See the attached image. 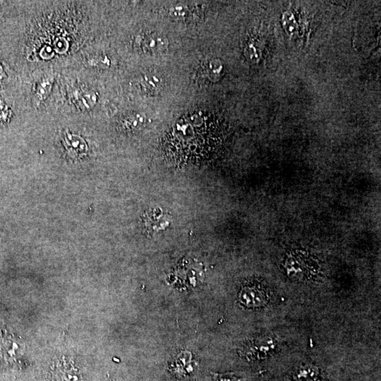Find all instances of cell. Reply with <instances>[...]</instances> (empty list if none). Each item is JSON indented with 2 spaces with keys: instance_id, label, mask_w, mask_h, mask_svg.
I'll return each instance as SVG.
<instances>
[{
  "instance_id": "obj_1",
  "label": "cell",
  "mask_w": 381,
  "mask_h": 381,
  "mask_svg": "<svg viewBox=\"0 0 381 381\" xmlns=\"http://www.w3.org/2000/svg\"><path fill=\"white\" fill-rule=\"evenodd\" d=\"M177 124L169 136V155L177 163L197 164L209 160L218 145V135L214 128L205 129L204 122L186 120Z\"/></svg>"
},
{
  "instance_id": "obj_2",
  "label": "cell",
  "mask_w": 381,
  "mask_h": 381,
  "mask_svg": "<svg viewBox=\"0 0 381 381\" xmlns=\"http://www.w3.org/2000/svg\"><path fill=\"white\" fill-rule=\"evenodd\" d=\"M168 40L157 32L147 31L139 33L134 40L136 50L146 55H157L168 48Z\"/></svg>"
},
{
  "instance_id": "obj_3",
  "label": "cell",
  "mask_w": 381,
  "mask_h": 381,
  "mask_svg": "<svg viewBox=\"0 0 381 381\" xmlns=\"http://www.w3.org/2000/svg\"><path fill=\"white\" fill-rule=\"evenodd\" d=\"M239 300L248 308L264 306L268 301V290L264 284L253 280L246 283L241 289Z\"/></svg>"
},
{
  "instance_id": "obj_4",
  "label": "cell",
  "mask_w": 381,
  "mask_h": 381,
  "mask_svg": "<svg viewBox=\"0 0 381 381\" xmlns=\"http://www.w3.org/2000/svg\"><path fill=\"white\" fill-rule=\"evenodd\" d=\"M143 221L144 229L149 234H152L168 228L172 223V217L168 213L157 208L147 211Z\"/></svg>"
},
{
  "instance_id": "obj_5",
  "label": "cell",
  "mask_w": 381,
  "mask_h": 381,
  "mask_svg": "<svg viewBox=\"0 0 381 381\" xmlns=\"http://www.w3.org/2000/svg\"><path fill=\"white\" fill-rule=\"evenodd\" d=\"M51 381H79L78 371L70 362L59 361L51 372Z\"/></svg>"
},
{
  "instance_id": "obj_6",
  "label": "cell",
  "mask_w": 381,
  "mask_h": 381,
  "mask_svg": "<svg viewBox=\"0 0 381 381\" xmlns=\"http://www.w3.org/2000/svg\"><path fill=\"white\" fill-rule=\"evenodd\" d=\"M139 85L143 92L150 95H157L164 87L162 76L154 72H149L142 76Z\"/></svg>"
},
{
  "instance_id": "obj_7",
  "label": "cell",
  "mask_w": 381,
  "mask_h": 381,
  "mask_svg": "<svg viewBox=\"0 0 381 381\" xmlns=\"http://www.w3.org/2000/svg\"><path fill=\"white\" fill-rule=\"evenodd\" d=\"M63 144L68 153L76 158L86 155L88 152L86 143L78 136L67 134L63 138Z\"/></svg>"
},
{
  "instance_id": "obj_8",
  "label": "cell",
  "mask_w": 381,
  "mask_h": 381,
  "mask_svg": "<svg viewBox=\"0 0 381 381\" xmlns=\"http://www.w3.org/2000/svg\"><path fill=\"white\" fill-rule=\"evenodd\" d=\"M223 66L218 60H209L201 66V73L209 80L216 81L219 80L223 72Z\"/></svg>"
},
{
  "instance_id": "obj_9",
  "label": "cell",
  "mask_w": 381,
  "mask_h": 381,
  "mask_svg": "<svg viewBox=\"0 0 381 381\" xmlns=\"http://www.w3.org/2000/svg\"><path fill=\"white\" fill-rule=\"evenodd\" d=\"M122 124L124 128L127 130L140 129L146 124V116L139 112H133L125 116Z\"/></svg>"
},
{
  "instance_id": "obj_10",
  "label": "cell",
  "mask_w": 381,
  "mask_h": 381,
  "mask_svg": "<svg viewBox=\"0 0 381 381\" xmlns=\"http://www.w3.org/2000/svg\"><path fill=\"white\" fill-rule=\"evenodd\" d=\"M169 14L174 19L179 21H189L193 16L190 8L185 5H177L169 10Z\"/></svg>"
},
{
  "instance_id": "obj_11",
  "label": "cell",
  "mask_w": 381,
  "mask_h": 381,
  "mask_svg": "<svg viewBox=\"0 0 381 381\" xmlns=\"http://www.w3.org/2000/svg\"><path fill=\"white\" fill-rule=\"evenodd\" d=\"M53 78H50V77H47V78L40 80L38 83V85H37L36 93L37 98L40 101L45 100L49 95L52 89V85H53Z\"/></svg>"
},
{
  "instance_id": "obj_12",
  "label": "cell",
  "mask_w": 381,
  "mask_h": 381,
  "mask_svg": "<svg viewBox=\"0 0 381 381\" xmlns=\"http://www.w3.org/2000/svg\"><path fill=\"white\" fill-rule=\"evenodd\" d=\"M318 372L314 368H304L297 372L294 381H317Z\"/></svg>"
},
{
  "instance_id": "obj_13",
  "label": "cell",
  "mask_w": 381,
  "mask_h": 381,
  "mask_svg": "<svg viewBox=\"0 0 381 381\" xmlns=\"http://www.w3.org/2000/svg\"><path fill=\"white\" fill-rule=\"evenodd\" d=\"M78 101L82 107L90 109L93 107L96 102V95L93 92H85L80 94L78 96Z\"/></svg>"
},
{
  "instance_id": "obj_14",
  "label": "cell",
  "mask_w": 381,
  "mask_h": 381,
  "mask_svg": "<svg viewBox=\"0 0 381 381\" xmlns=\"http://www.w3.org/2000/svg\"><path fill=\"white\" fill-rule=\"evenodd\" d=\"M214 381H242L241 379H238L236 377H233L231 376L218 375L217 377L215 378Z\"/></svg>"
}]
</instances>
